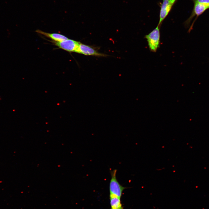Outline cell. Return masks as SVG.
<instances>
[{
	"instance_id": "1",
	"label": "cell",
	"mask_w": 209,
	"mask_h": 209,
	"mask_svg": "<svg viewBox=\"0 0 209 209\" xmlns=\"http://www.w3.org/2000/svg\"><path fill=\"white\" fill-rule=\"evenodd\" d=\"M194 5L193 10L190 17L184 22V26L186 28L189 27L190 23L193 18L196 17L193 21L189 29L188 32L190 33L193 29L194 24L198 17L202 14L205 11L209 9V6L201 3H194Z\"/></svg>"
},
{
	"instance_id": "2",
	"label": "cell",
	"mask_w": 209,
	"mask_h": 209,
	"mask_svg": "<svg viewBox=\"0 0 209 209\" xmlns=\"http://www.w3.org/2000/svg\"><path fill=\"white\" fill-rule=\"evenodd\" d=\"M160 28L157 27L147 35L145 38L147 40L149 50L151 51L155 52L160 46Z\"/></svg>"
},
{
	"instance_id": "3",
	"label": "cell",
	"mask_w": 209,
	"mask_h": 209,
	"mask_svg": "<svg viewBox=\"0 0 209 209\" xmlns=\"http://www.w3.org/2000/svg\"><path fill=\"white\" fill-rule=\"evenodd\" d=\"M117 171L115 169L110 171L111 178L109 185V194L120 198L123 191L127 188L122 186L118 181L116 176Z\"/></svg>"
},
{
	"instance_id": "4",
	"label": "cell",
	"mask_w": 209,
	"mask_h": 209,
	"mask_svg": "<svg viewBox=\"0 0 209 209\" xmlns=\"http://www.w3.org/2000/svg\"><path fill=\"white\" fill-rule=\"evenodd\" d=\"M177 0H163L160 5L159 22L158 25L160 26L164 19L168 15L173 6Z\"/></svg>"
},
{
	"instance_id": "5",
	"label": "cell",
	"mask_w": 209,
	"mask_h": 209,
	"mask_svg": "<svg viewBox=\"0 0 209 209\" xmlns=\"http://www.w3.org/2000/svg\"><path fill=\"white\" fill-rule=\"evenodd\" d=\"M53 42L54 44L59 48L69 52H75L80 43L68 39L60 42Z\"/></svg>"
},
{
	"instance_id": "6",
	"label": "cell",
	"mask_w": 209,
	"mask_h": 209,
	"mask_svg": "<svg viewBox=\"0 0 209 209\" xmlns=\"http://www.w3.org/2000/svg\"><path fill=\"white\" fill-rule=\"evenodd\" d=\"M75 52L86 55L94 56L99 57L106 56L105 54L100 53L92 47L80 43Z\"/></svg>"
},
{
	"instance_id": "7",
	"label": "cell",
	"mask_w": 209,
	"mask_h": 209,
	"mask_svg": "<svg viewBox=\"0 0 209 209\" xmlns=\"http://www.w3.org/2000/svg\"><path fill=\"white\" fill-rule=\"evenodd\" d=\"M36 32L50 38L55 42H60L68 39L65 36L59 33H48L40 30H37Z\"/></svg>"
},
{
	"instance_id": "8",
	"label": "cell",
	"mask_w": 209,
	"mask_h": 209,
	"mask_svg": "<svg viewBox=\"0 0 209 209\" xmlns=\"http://www.w3.org/2000/svg\"><path fill=\"white\" fill-rule=\"evenodd\" d=\"M111 209H123L120 198L109 194Z\"/></svg>"
},
{
	"instance_id": "9",
	"label": "cell",
	"mask_w": 209,
	"mask_h": 209,
	"mask_svg": "<svg viewBox=\"0 0 209 209\" xmlns=\"http://www.w3.org/2000/svg\"><path fill=\"white\" fill-rule=\"evenodd\" d=\"M193 3L203 4L209 6V0H191Z\"/></svg>"
}]
</instances>
